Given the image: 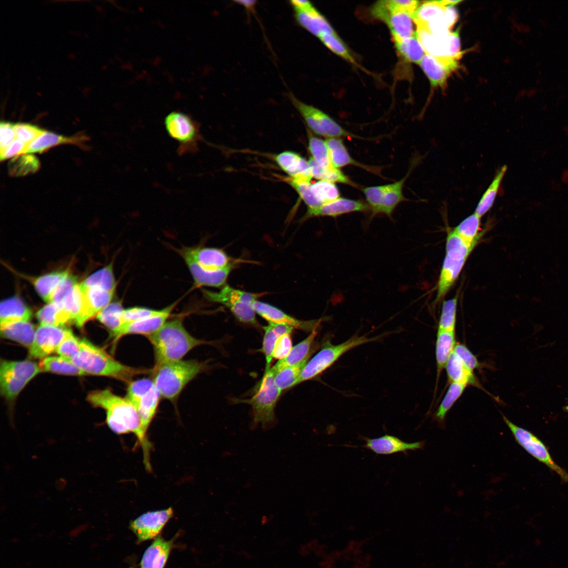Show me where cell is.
<instances>
[{"instance_id":"1","label":"cell","mask_w":568,"mask_h":568,"mask_svg":"<svg viewBox=\"0 0 568 568\" xmlns=\"http://www.w3.org/2000/svg\"><path fill=\"white\" fill-rule=\"evenodd\" d=\"M276 484L203 471L155 456L98 506L89 537L145 536L179 515L237 500H265Z\"/></svg>"},{"instance_id":"5","label":"cell","mask_w":568,"mask_h":568,"mask_svg":"<svg viewBox=\"0 0 568 568\" xmlns=\"http://www.w3.org/2000/svg\"><path fill=\"white\" fill-rule=\"evenodd\" d=\"M33 568H136V561L116 542L91 537L50 550Z\"/></svg>"},{"instance_id":"4","label":"cell","mask_w":568,"mask_h":568,"mask_svg":"<svg viewBox=\"0 0 568 568\" xmlns=\"http://www.w3.org/2000/svg\"><path fill=\"white\" fill-rule=\"evenodd\" d=\"M97 508L55 483L13 530L0 537V558L8 564L47 548L54 550L67 542L87 539Z\"/></svg>"},{"instance_id":"3","label":"cell","mask_w":568,"mask_h":568,"mask_svg":"<svg viewBox=\"0 0 568 568\" xmlns=\"http://www.w3.org/2000/svg\"><path fill=\"white\" fill-rule=\"evenodd\" d=\"M55 484L52 433L6 425L0 436V530L21 523Z\"/></svg>"},{"instance_id":"2","label":"cell","mask_w":568,"mask_h":568,"mask_svg":"<svg viewBox=\"0 0 568 568\" xmlns=\"http://www.w3.org/2000/svg\"><path fill=\"white\" fill-rule=\"evenodd\" d=\"M52 458L55 483L100 506L155 456L105 433L61 430L52 433Z\"/></svg>"}]
</instances>
